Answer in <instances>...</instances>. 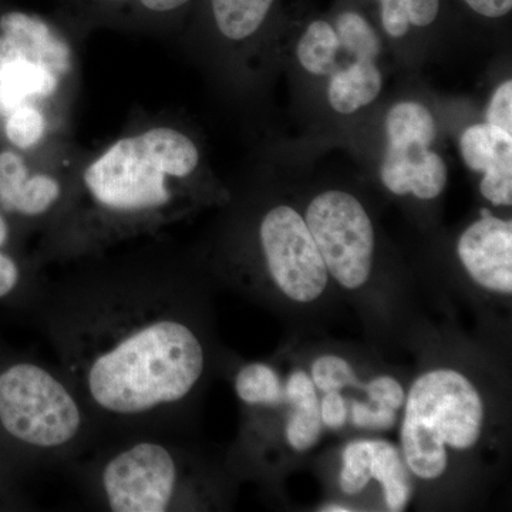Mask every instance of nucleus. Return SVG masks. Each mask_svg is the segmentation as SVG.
<instances>
[{"label":"nucleus","instance_id":"1","mask_svg":"<svg viewBox=\"0 0 512 512\" xmlns=\"http://www.w3.org/2000/svg\"><path fill=\"white\" fill-rule=\"evenodd\" d=\"M63 376L84 407L111 420L164 414L200 382L205 352L165 289L119 288L74 311L57 336Z\"/></svg>","mask_w":512,"mask_h":512},{"label":"nucleus","instance_id":"2","mask_svg":"<svg viewBox=\"0 0 512 512\" xmlns=\"http://www.w3.org/2000/svg\"><path fill=\"white\" fill-rule=\"evenodd\" d=\"M200 163L195 141L165 123L120 137L83 168L67 191L47 255L96 254L165 228L183 212Z\"/></svg>","mask_w":512,"mask_h":512},{"label":"nucleus","instance_id":"3","mask_svg":"<svg viewBox=\"0 0 512 512\" xmlns=\"http://www.w3.org/2000/svg\"><path fill=\"white\" fill-rule=\"evenodd\" d=\"M483 421V400L466 376L450 369L424 373L407 396L402 426L407 466L423 480L443 476L446 448L476 446Z\"/></svg>","mask_w":512,"mask_h":512},{"label":"nucleus","instance_id":"4","mask_svg":"<svg viewBox=\"0 0 512 512\" xmlns=\"http://www.w3.org/2000/svg\"><path fill=\"white\" fill-rule=\"evenodd\" d=\"M86 407L66 377L22 362L0 373V426L46 454L70 450L86 430Z\"/></svg>","mask_w":512,"mask_h":512},{"label":"nucleus","instance_id":"5","mask_svg":"<svg viewBox=\"0 0 512 512\" xmlns=\"http://www.w3.org/2000/svg\"><path fill=\"white\" fill-rule=\"evenodd\" d=\"M72 72V53L50 23L30 13L0 16V106L42 107ZM43 109V107H42Z\"/></svg>","mask_w":512,"mask_h":512},{"label":"nucleus","instance_id":"6","mask_svg":"<svg viewBox=\"0 0 512 512\" xmlns=\"http://www.w3.org/2000/svg\"><path fill=\"white\" fill-rule=\"evenodd\" d=\"M183 474L180 458L165 444L134 441L100 464L97 490L110 511H174L183 498Z\"/></svg>","mask_w":512,"mask_h":512},{"label":"nucleus","instance_id":"7","mask_svg":"<svg viewBox=\"0 0 512 512\" xmlns=\"http://www.w3.org/2000/svg\"><path fill=\"white\" fill-rule=\"evenodd\" d=\"M305 222L329 274L346 289L365 285L372 272L375 234L359 200L348 192H323L309 204Z\"/></svg>","mask_w":512,"mask_h":512},{"label":"nucleus","instance_id":"8","mask_svg":"<svg viewBox=\"0 0 512 512\" xmlns=\"http://www.w3.org/2000/svg\"><path fill=\"white\" fill-rule=\"evenodd\" d=\"M266 266L276 286L296 302H313L328 285L329 272L305 220L281 205L265 215L259 228Z\"/></svg>","mask_w":512,"mask_h":512},{"label":"nucleus","instance_id":"9","mask_svg":"<svg viewBox=\"0 0 512 512\" xmlns=\"http://www.w3.org/2000/svg\"><path fill=\"white\" fill-rule=\"evenodd\" d=\"M481 220L458 241V256L471 278L493 292H512V224L481 211Z\"/></svg>","mask_w":512,"mask_h":512},{"label":"nucleus","instance_id":"10","mask_svg":"<svg viewBox=\"0 0 512 512\" xmlns=\"http://www.w3.org/2000/svg\"><path fill=\"white\" fill-rule=\"evenodd\" d=\"M67 188L49 171H32L15 151L0 153V207L20 217L49 218L62 207Z\"/></svg>","mask_w":512,"mask_h":512},{"label":"nucleus","instance_id":"11","mask_svg":"<svg viewBox=\"0 0 512 512\" xmlns=\"http://www.w3.org/2000/svg\"><path fill=\"white\" fill-rule=\"evenodd\" d=\"M464 163L484 173L481 194L494 205L512 204V134L491 124L468 127L460 138Z\"/></svg>","mask_w":512,"mask_h":512},{"label":"nucleus","instance_id":"12","mask_svg":"<svg viewBox=\"0 0 512 512\" xmlns=\"http://www.w3.org/2000/svg\"><path fill=\"white\" fill-rule=\"evenodd\" d=\"M380 175L393 194H413L420 200L439 197L447 185L443 158L419 143L387 144Z\"/></svg>","mask_w":512,"mask_h":512},{"label":"nucleus","instance_id":"13","mask_svg":"<svg viewBox=\"0 0 512 512\" xmlns=\"http://www.w3.org/2000/svg\"><path fill=\"white\" fill-rule=\"evenodd\" d=\"M284 390L285 400L293 406L286 424V440L295 450H309L315 446L323 427L315 384L305 372L298 370L289 377Z\"/></svg>","mask_w":512,"mask_h":512},{"label":"nucleus","instance_id":"14","mask_svg":"<svg viewBox=\"0 0 512 512\" xmlns=\"http://www.w3.org/2000/svg\"><path fill=\"white\" fill-rule=\"evenodd\" d=\"M382 92V74L372 60H356L346 69L330 74V106L340 114H352L377 99Z\"/></svg>","mask_w":512,"mask_h":512},{"label":"nucleus","instance_id":"15","mask_svg":"<svg viewBox=\"0 0 512 512\" xmlns=\"http://www.w3.org/2000/svg\"><path fill=\"white\" fill-rule=\"evenodd\" d=\"M218 32L232 42L254 36L268 19L276 0H208Z\"/></svg>","mask_w":512,"mask_h":512},{"label":"nucleus","instance_id":"16","mask_svg":"<svg viewBox=\"0 0 512 512\" xmlns=\"http://www.w3.org/2000/svg\"><path fill=\"white\" fill-rule=\"evenodd\" d=\"M370 477L383 485L384 500L390 511L406 508L412 487L409 474L396 448L386 441H370Z\"/></svg>","mask_w":512,"mask_h":512},{"label":"nucleus","instance_id":"17","mask_svg":"<svg viewBox=\"0 0 512 512\" xmlns=\"http://www.w3.org/2000/svg\"><path fill=\"white\" fill-rule=\"evenodd\" d=\"M340 42L335 26L315 20L298 43V59L306 72L326 76L338 70Z\"/></svg>","mask_w":512,"mask_h":512},{"label":"nucleus","instance_id":"18","mask_svg":"<svg viewBox=\"0 0 512 512\" xmlns=\"http://www.w3.org/2000/svg\"><path fill=\"white\" fill-rule=\"evenodd\" d=\"M389 144L419 143L431 146L437 126L430 110L416 101H403L390 109L386 117Z\"/></svg>","mask_w":512,"mask_h":512},{"label":"nucleus","instance_id":"19","mask_svg":"<svg viewBox=\"0 0 512 512\" xmlns=\"http://www.w3.org/2000/svg\"><path fill=\"white\" fill-rule=\"evenodd\" d=\"M384 32L403 37L412 26L426 28L439 18L440 0H377Z\"/></svg>","mask_w":512,"mask_h":512},{"label":"nucleus","instance_id":"20","mask_svg":"<svg viewBox=\"0 0 512 512\" xmlns=\"http://www.w3.org/2000/svg\"><path fill=\"white\" fill-rule=\"evenodd\" d=\"M235 392L247 406H276L285 400L281 380L271 366L249 363L235 377Z\"/></svg>","mask_w":512,"mask_h":512},{"label":"nucleus","instance_id":"21","mask_svg":"<svg viewBox=\"0 0 512 512\" xmlns=\"http://www.w3.org/2000/svg\"><path fill=\"white\" fill-rule=\"evenodd\" d=\"M335 29L338 33L340 49L355 56L356 60L375 62L382 49V43L365 16L355 10H345L336 18Z\"/></svg>","mask_w":512,"mask_h":512},{"label":"nucleus","instance_id":"22","mask_svg":"<svg viewBox=\"0 0 512 512\" xmlns=\"http://www.w3.org/2000/svg\"><path fill=\"white\" fill-rule=\"evenodd\" d=\"M47 131L49 119L45 110L33 104L10 111L6 119V137L19 150L37 146L46 137Z\"/></svg>","mask_w":512,"mask_h":512},{"label":"nucleus","instance_id":"23","mask_svg":"<svg viewBox=\"0 0 512 512\" xmlns=\"http://www.w3.org/2000/svg\"><path fill=\"white\" fill-rule=\"evenodd\" d=\"M90 5L114 13H126L137 18L164 19L177 15L191 5L192 0H87Z\"/></svg>","mask_w":512,"mask_h":512},{"label":"nucleus","instance_id":"24","mask_svg":"<svg viewBox=\"0 0 512 512\" xmlns=\"http://www.w3.org/2000/svg\"><path fill=\"white\" fill-rule=\"evenodd\" d=\"M370 444L369 440L353 441L343 451V467L339 484L343 493L356 495L370 483Z\"/></svg>","mask_w":512,"mask_h":512},{"label":"nucleus","instance_id":"25","mask_svg":"<svg viewBox=\"0 0 512 512\" xmlns=\"http://www.w3.org/2000/svg\"><path fill=\"white\" fill-rule=\"evenodd\" d=\"M312 382L323 393L359 386L352 366L339 356H322L312 365Z\"/></svg>","mask_w":512,"mask_h":512},{"label":"nucleus","instance_id":"26","mask_svg":"<svg viewBox=\"0 0 512 512\" xmlns=\"http://www.w3.org/2000/svg\"><path fill=\"white\" fill-rule=\"evenodd\" d=\"M487 123L512 134V82L507 80L495 90L487 109Z\"/></svg>","mask_w":512,"mask_h":512},{"label":"nucleus","instance_id":"27","mask_svg":"<svg viewBox=\"0 0 512 512\" xmlns=\"http://www.w3.org/2000/svg\"><path fill=\"white\" fill-rule=\"evenodd\" d=\"M370 400L377 404V407H389L397 410L404 404L403 387L396 379L389 376L376 377L366 386Z\"/></svg>","mask_w":512,"mask_h":512},{"label":"nucleus","instance_id":"28","mask_svg":"<svg viewBox=\"0 0 512 512\" xmlns=\"http://www.w3.org/2000/svg\"><path fill=\"white\" fill-rule=\"evenodd\" d=\"M353 424L362 429L387 430L396 423V410L389 407H377L370 409L366 404L353 402Z\"/></svg>","mask_w":512,"mask_h":512},{"label":"nucleus","instance_id":"29","mask_svg":"<svg viewBox=\"0 0 512 512\" xmlns=\"http://www.w3.org/2000/svg\"><path fill=\"white\" fill-rule=\"evenodd\" d=\"M322 423L329 429H340L348 420V407L345 399L338 392H328L320 404Z\"/></svg>","mask_w":512,"mask_h":512},{"label":"nucleus","instance_id":"30","mask_svg":"<svg viewBox=\"0 0 512 512\" xmlns=\"http://www.w3.org/2000/svg\"><path fill=\"white\" fill-rule=\"evenodd\" d=\"M0 247V299L6 298L20 281V269L13 256L5 254Z\"/></svg>","mask_w":512,"mask_h":512},{"label":"nucleus","instance_id":"31","mask_svg":"<svg viewBox=\"0 0 512 512\" xmlns=\"http://www.w3.org/2000/svg\"><path fill=\"white\" fill-rule=\"evenodd\" d=\"M463 2L477 15L487 19L504 18L510 15L512 9V0H463Z\"/></svg>","mask_w":512,"mask_h":512},{"label":"nucleus","instance_id":"32","mask_svg":"<svg viewBox=\"0 0 512 512\" xmlns=\"http://www.w3.org/2000/svg\"><path fill=\"white\" fill-rule=\"evenodd\" d=\"M325 511H329V512H339V511L349 512V511H352V510H350V508H348V507H342V505H330V507H326L325 508Z\"/></svg>","mask_w":512,"mask_h":512}]
</instances>
